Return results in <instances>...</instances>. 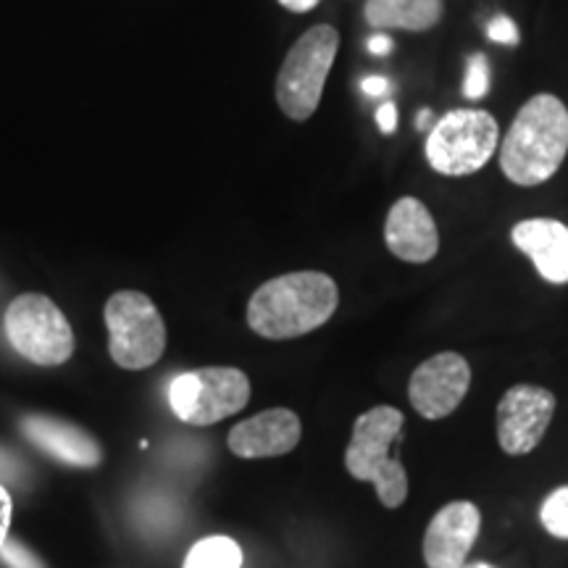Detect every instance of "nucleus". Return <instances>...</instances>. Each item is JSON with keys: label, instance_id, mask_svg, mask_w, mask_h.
<instances>
[{"label": "nucleus", "instance_id": "obj_28", "mask_svg": "<svg viewBox=\"0 0 568 568\" xmlns=\"http://www.w3.org/2000/svg\"><path fill=\"white\" fill-rule=\"evenodd\" d=\"M429 126H432V111L424 109V111L416 116V130H429Z\"/></svg>", "mask_w": 568, "mask_h": 568}, {"label": "nucleus", "instance_id": "obj_12", "mask_svg": "<svg viewBox=\"0 0 568 568\" xmlns=\"http://www.w3.org/2000/svg\"><path fill=\"white\" fill-rule=\"evenodd\" d=\"M385 243L395 258L426 264L439 251V232L429 209L416 197H400L387 213Z\"/></svg>", "mask_w": 568, "mask_h": 568}, {"label": "nucleus", "instance_id": "obj_3", "mask_svg": "<svg viewBox=\"0 0 568 568\" xmlns=\"http://www.w3.org/2000/svg\"><path fill=\"white\" fill-rule=\"evenodd\" d=\"M403 414L393 406H376L355 418L345 468L353 479L372 481L385 508H400L408 497V474L389 447L403 435Z\"/></svg>", "mask_w": 568, "mask_h": 568}, {"label": "nucleus", "instance_id": "obj_29", "mask_svg": "<svg viewBox=\"0 0 568 568\" xmlns=\"http://www.w3.org/2000/svg\"><path fill=\"white\" fill-rule=\"evenodd\" d=\"M464 568H493V566H487V564H466Z\"/></svg>", "mask_w": 568, "mask_h": 568}, {"label": "nucleus", "instance_id": "obj_7", "mask_svg": "<svg viewBox=\"0 0 568 568\" xmlns=\"http://www.w3.org/2000/svg\"><path fill=\"white\" fill-rule=\"evenodd\" d=\"M13 351L38 366H61L74 355V332L69 318L48 295L13 297L3 318Z\"/></svg>", "mask_w": 568, "mask_h": 568}, {"label": "nucleus", "instance_id": "obj_14", "mask_svg": "<svg viewBox=\"0 0 568 568\" xmlns=\"http://www.w3.org/2000/svg\"><path fill=\"white\" fill-rule=\"evenodd\" d=\"M19 426L30 443L38 445L40 450H45L48 456L59 458L61 464L77 468H95L103 460V450L98 445V439L90 432H84L82 426L63 422V418L32 414L21 418Z\"/></svg>", "mask_w": 568, "mask_h": 568}, {"label": "nucleus", "instance_id": "obj_21", "mask_svg": "<svg viewBox=\"0 0 568 568\" xmlns=\"http://www.w3.org/2000/svg\"><path fill=\"white\" fill-rule=\"evenodd\" d=\"M487 34L497 45H518V27L510 17H495L489 21Z\"/></svg>", "mask_w": 568, "mask_h": 568}, {"label": "nucleus", "instance_id": "obj_15", "mask_svg": "<svg viewBox=\"0 0 568 568\" xmlns=\"http://www.w3.org/2000/svg\"><path fill=\"white\" fill-rule=\"evenodd\" d=\"M510 240L529 255L539 276L550 284H568V226L556 219H527L518 222Z\"/></svg>", "mask_w": 568, "mask_h": 568}, {"label": "nucleus", "instance_id": "obj_4", "mask_svg": "<svg viewBox=\"0 0 568 568\" xmlns=\"http://www.w3.org/2000/svg\"><path fill=\"white\" fill-rule=\"evenodd\" d=\"M337 51L339 34L329 24L311 27L295 40L276 74V103L284 116L293 122H308L314 116Z\"/></svg>", "mask_w": 568, "mask_h": 568}, {"label": "nucleus", "instance_id": "obj_1", "mask_svg": "<svg viewBox=\"0 0 568 568\" xmlns=\"http://www.w3.org/2000/svg\"><path fill=\"white\" fill-rule=\"evenodd\" d=\"M339 290L324 272H293L261 284L247 301V326L266 339H295L335 316Z\"/></svg>", "mask_w": 568, "mask_h": 568}, {"label": "nucleus", "instance_id": "obj_5", "mask_svg": "<svg viewBox=\"0 0 568 568\" xmlns=\"http://www.w3.org/2000/svg\"><path fill=\"white\" fill-rule=\"evenodd\" d=\"M500 145V130L493 113L456 109L437 119L426 138V161L437 174L466 176L479 172Z\"/></svg>", "mask_w": 568, "mask_h": 568}, {"label": "nucleus", "instance_id": "obj_6", "mask_svg": "<svg viewBox=\"0 0 568 568\" xmlns=\"http://www.w3.org/2000/svg\"><path fill=\"white\" fill-rule=\"evenodd\" d=\"M109 353L113 364L130 372H142L159 364L166 351V326L155 303L138 290L113 293L105 303Z\"/></svg>", "mask_w": 568, "mask_h": 568}, {"label": "nucleus", "instance_id": "obj_26", "mask_svg": "<svg viewBox=\"0 0 568 568\" xmlns=\"http://www.w3.org/2000/svg\"><path fill=\"white\" fill-rule=\"evenodd\" d=\"M393 38H387V34H374L372 40H368V51H372L374 55H389L393 53Z\"/></svg>", "mask_w": 568, "mask_h": 568}, {"label": "nucleus", "instance_id": "obj_20", "mask_svg": "<svg viewBox=\"0 0 568 568\" xmlns=\"http://www.w3.org/2000/svg\"><path fill=\"white\" fill-rule=\"evenodd\" d=\"M0 556H3V560L11 568H45L42 560L27 545H21L19 539H6V545L0 548Z\"/></svg>", "mask_w": 568, "mask_h": 568}, {"label": "nucleus", "instance_id": "obj_17", "mask_svg": "<svg viewBox=\"0 0 568 568\" xmlns=\"http://www.w3.org/2000/svg\"><path fill=\"white\" fill-rule=\"evenodd\" d=\"M182 568H243V550L230 537H205L193 545Z\"/></svg>", "mask_w": 568, "mask_h": 568}, {"label": "nucleus", "instance_id": "obj_25", "mask_svg": "<svg viewBox=\"0 0 568 568\" xmlns=\"http://www.w3.org/2000/svg\"><path fill=\"white\" fill-rule=\"evenodd\" d=\"M361 90H364L366 95L379 98V95H385V92L389 90V84H387L385 77H366V80L361 82Z\"/></svg>", "mask_w": 568, "mask_h": 568}, {"label": "nucleus", "instance_id": "obj_19", "mask_svg": "<svg viewBox=\"0 0 568 568\" xmlns=\"http://www.w3.org/2000/svg\"><path fill=\"white\" fill-rule=\"evenodd\" d=\"M489 92V59L485 53H474L466 63L464 95L468 101H481Z\"/></svg>", "mask_w": 568, "mask_h": 568}, {"label": "nucleus", "instance_id": "obj_8", "mask_svg": "<svg viewBox=\"0 0 568 568\" xmlns=\"http://www.w3.org/2000/svg\"><path fill=\"white\" fill-rule=\"evenodd\" d=\"M251 400V379L232 366L195 368L174 376L169 406L184 424L209 426L240 414Z\"/></svg>", "mask_w": 568, "mask_h": 568}, {"label": "nucleus", "instance_id": "obj_27", "mask_svg": "<svg viewBox=\"0 0 568 568\" xmlns=\"http://www.w3.org/2000/svg\"><path fill=\"white\" fill-rule=\"evenodd\" d=\"M318 3H322V0H280V6H284V9L293 13H308L314 11Z\"/></svg>", "mask_w": 568, "mask_h": 568}, {"label": "nucleus", "instance_id": "obj_16", "mask_svg": "<svg viewBox=\"0 0 568 568\" xmlns=\"http://www.w3.org/2000/svg\"><path fill=\"white\" fill-rule=\"evenodd\" d=\"M443 11V0H366L364 6V17L374 30H435Z\"/></svg>", "mask_w": 568, "mask_h": 568}, {"label": "nucleus", "instance_id": "obj_11", "mask_svg": "<svg viewBox=\"0 0 568 568\" xmlns=\"http://www.w3.org/2000/svg\"><path fill=\"white\" fill-rule=\"evenodd\" d=\"M481 514L474 503H447L435 514L424 535V560L429 568H464L477 542Z\"/></svg>", "mask_w": 568, "mask_h": 568}, {"label": "nucleus", "instance_id": "obj_23", "mask_svg": "<svg viewBox=\"0 0 568 568\" xmlns=\"http://www.w3.org/2000/svg\"><path fill=\"white\" fill-rule=\"evenodd\" d=\"M11 514H13L11 495H9V489H6V485H0V548H3L6 539H9Z\"/></svg>", "mask_w": 568, "mask_h": 568}, {"label": "nucleus", "instance_id": "obj_9", "mask_svg": "<svg viewBox=\"0 0 568 568\" xmlns=\"http://www.w3.org/2000/svg\"><path fill=\"white\" fill-rule=\"evenodd\" d=\"M556 414V395L537 385H514L497 403V443L508 456H527L542 443Z\"/></svg>", "mask_w": 568, "mask_h": 568}, {"label": "nucleus", "instance_id": "obj_2", "mask_svg": "<svg viewBox=\"0 0 568 568\" xmlns=\"http://www.w3.org/2000/svg\"><path fill=\"white\" fill-rule=\"evenodd\" d=\"M500 169L518 187H537L558 172L568 153V109L556 95L521 105L500 142Z\"/></svg>", "mask_w": 568, "mask_h": 568}, {"label": "nucleus", "instance_id": "obj_18", "mask_svg": "<svg viewBox=\"0 0 568 568\" xmlns=\"http://www.w3.org/2000/svg\"><path fill=\"white\" fill-rule=\"evenodd\" d=\"M539 521L548 535L568 539V485L552 489L539 508Z\"/></svg>", "mask_w": 568, "mask_h": 568}, {"label": "nucleus", "instance_id": "obj_13", "mask_svg": "<svg viewBox=\"0 0 568 568\" xmlns=\"http://www.w3.org/2000/svg\"><path fill=\"white\" fill-rule=\"evenodd\" d=\"M301 418L287 408H272L240 422L230 432V450L240 458H276L301 443Z\"/></svg>", "mask_w": 568, "mask_h": 568}, {"label": "nucleus", "instance_id": "obj_24", "mask_svg": "<svg viewBox=\"0 0 568 568\" xmlns=\"http://www.w3.org/2000/svg\"><path fill=\"white\" fill-rule=\"evenodd\" d=\"M376 124H379L382 134H393L397 126V105L393 101L382 103L379 111H376Z\"/></svg>", "mask_w": 568, "mask_h": 568}, {"label": "nucleus", "instance_id": "obj_10", "mask_svg": "<svg viewBox=\"0 0 568 568\" xmlns=\"http://www.w3.org/2000/svg\"><path fill=\"white\" fill-rule=\"evenodd\" d=\"M471 387V366L460 353L445 351L426 358L408 382V400L418 416L437 422L450 416Z\"/></svg>", "mask_w": 568, "mask_h": 568}, {"label": "nucleus", "instance_id": "obj_22", "mask_svg": "<svg viewBox=\"0 0 568 568\" xmlns=\"http://www.w3.org/2000/svg\"><path fill=\"white\" fill-rule=\"evenodd\" d=\"M21 479V460L11 456L6 447H0V485L6 481H19Z\"/></svg>", "mask_w": 568, "mask_h": 568}]
</instances>
